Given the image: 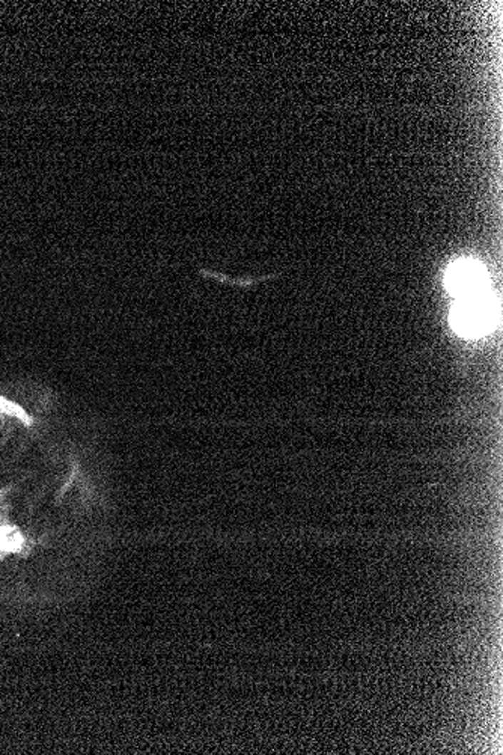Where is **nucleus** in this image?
<instances>
[{"instance_id": "nucleus-1", "label": "nucleus", "mask_w": 503, "mask_h": 755, "mask_svg": "<svg viewBox=\"0 0 503 755\" xmlns=\"http://www.w3.org/2000/svg\"><path fill=\"white\" fill-rule=\"evenodd\" d=\"M494 309L490 294L487 293L459 299L451 314L452 328L464 338H478L492 329Z\"/></svg>"}, {"instance_id": "nucleus-2", "label": "nucleus", "mask_w": 503, "mask_h": 755, "mask_svg": "<svg viewBox=\"0 0 503 755\" xmlns=\"http://www.w3.org/2000/svg\"><path fill=\"white\" fill-rule=\"evenodd\" d=\"M446 287L458 299L473 298L487 293V273L477 261H457L446 273Z\"/></svg>"}]
</instances>
